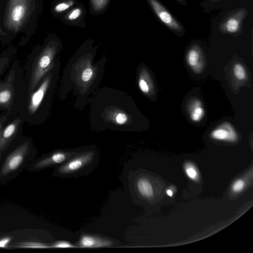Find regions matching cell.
Here are the masks:
<instances>
[{"mask_svg":"<svg viewBox=\"0 0 253 253\" xmlns=\"http://www.w3.org/2000/svg\"><path fill=\"white\" fill-rule=\"evenodd\" d=\"M210 136L215 140L230 142H235L238 138L236 131L228 122L223 123L213 129Z\"/></svg>","mask_w":253,"mask_h":253,"instance_id":"7","label":"cell"},{"mask_svg":"<svg viewBox=\"0 0 253 253\" xmlns=\"http://www.w3.org/2000/svg\"><path fill=\"white\" fill-rule=\"evenodd\" d=\"M21 123V119H16L1 129L0 132V153L16 135Z\"/></svg>","mask_w":253,"mask_h":253,"instance_id":"9","label":"cell"},{"mask_svg":"<svg viewBox=\"0 0 253 253\" xmlns=\"http://www.w3.org/2000/svg\"><path fill=\"white\" fill-rule=\"evenodd\" d=\"M50 82L49 75L46 76L39 88L31 93L28 109L31 115L34 114L40 106Z\"/></svg>","mask_w":253,"mask_h":253,"instance_id":"8","label":"cell"},{"mask_svg":"<svg viewBox=\"0 0 253 253\" xmlns=\"http://www.w3.org/2000/svg\"><path fill=\"white\" fill-rule=\"evenodd\" d=\"M2 34H3V33L0 28V35H2Z\"/></svg>","mask_w":253,"mask_h":253,"instance_id":"31","label":"cell"},{"mask_svg":"<svg viewBox=\"0 0 253 253\" xmlns=\"http://www.w3.org/2000/svg\"><path fill=\"white\" fill-rule=\"evenodd\" d=\"M113 117L114 121L118 125L125 124L128 120V116L123 112H117Z\"/></svg>","mask_w":253,"mask_h":253,"instance_id":"21","label":"cell"},{"mask_svg":"<svg viewBox=\"0 0 253 253\" xmlns=\"http://www.w3.org/2000/svg\"><path fill=\"white\" fill-rule=\"evenodd\" d=\"M56 47L53 42L49 43L38 56L31 74L29 93L31 94L41 79L53 65Z\"/></svg>","mask_w":253,"mask_h":253,"instance_id":"2","label":"cell"},{"mask_svg":"<svg viewBox=\"0 0 253 253\" xmlns=\"http://www.w3.org/2000/svg\"><path fill=\"white\" fill-rule=\"evenodd\" d=\"M112 245L110 240L89 235L82 236L79 241V245L82 248L103 247Z\"/></svg>","mask_w":253,"mask_h":253,"instance_id":"12","label":"cell"},{"mask_svg":"<svg viewBox=\"0 0 253 253\" xmlns=\"http://www.w3.org/2000/svg\"><path fill=\"white\" fill-rule=\"evenodd\" d=\"M233 74L235 78L239 81H243L247 77V73L243 65L240 63H237L234 65Z\"/></svg>","mask_w":253,"mask_h":253,"instance_id":"18","label":"cell"},{"mask_svg":"<svg viewBox=\"0 0 253 253\" xmlns=\"http://www.w3.org/2000/svg\"><path fill=\"white\" fill-rule=\"evenodd\" d=\"M68 155L65 153L58 152L38 162L35 165L37 169L43 168L54 164H61L68 158Z\"/></svg>","mask_w":253,"mask_h":253,"instance_id":"14","label":"cell"},{"mask_svg":"<svg viewBox=\"0 0 253 253\" xmlns=\"http://www.w3.org/2000/svg\"><path fill=\"white\" fill-rule=\"evenodd\" d=\"M108 0H91L92 8L95 11H100L106 6Z\"/></svg>","mask_w":253,"mask_h":253,"instance_id":"22","label":"cell"},{"mask_svg":"<svg viewBox=\"0 0 253 253\" xmlns=\"http://www.w3.org/2000/svg\"><path fill=\"white\" fill-rule=\"evenodd\" d=\"M15 74L11 71L4 81L0 83V107L9 108L13 103Z\"/></svg>","mask_w":253,"mask_h":253,"instance_id":"4","label":"cell"},{"mask_svg":"<svg viewBox=\"0 0 253 253\" xmlns=\"http://www.w3.org/2000/svg\"><path fill=\"white\" fill-rule=\"evenodd\" d=\"M82 14V10L80 8L73 9L67 15V18L70 20H74L78 18Z\"/></svg>","mask_w":253,"mask_h":253,"instance_id":"25","label":"cell"},{"mask_svg":"<svg viewBox=\"0 0 253 253\" xmlns=\"http://www.w3.org/2000/svg\"><path fill=\"white\" fill-rule=\"evenodd\" d=\"M74 4V1L70 0L58 3L54 7V10L57 12H63Z\"/></svg>","mask_w":253,"mask_h":253,"instance_id":"20","label":"cell"},{"mask_svg":"<svg viewBox=\"0 0 253 253\" xmlns=\"http://www.w3.org/2000/svg\"><path fill=\"white\" fill-rule=\"evenodd\" d=\"M155 13L161 21L176 32L182 31V27L172 15L157 0H148Z\"/></svg>","mask_w":253,"mask_h":253,"instance_id":"6","label":"cell"},{"mask_svg":"<svg viewBox=\"0 0 253 253\" xmlns=\"http://www.w3.org/2000/svg\"><path fill=\"white\" fill-rule=\"evenodd\" d=\"M94 155L93 152L90 151L77 156L60 167L58 171L63 174L76 172L89 163L93 159Z\"/></svg>","mask_w":253,"mask_h":253,"instance_id":"5","label":"cell"},{"mask_svg":"<svg viewBox=\"0 0 253 253\" xmlns=\"http://www.w3.org/2000/svg\"><path fill=\"white\" fill-rule=\"evenodd\" d=\"M184 168L187 176L190 179L195 181L199 180V173L194 164L190 162H187L185 163Z\"/></svg>","mask_w":253,"mask_h":253,"instance_id":"16","label":"cell"},{"mask_svg":"<svg viewBox=\"0 0 253 253\" xmlns=\"http://www.w3.org/2000/svg\"><path fill=\"white\" fill-rule=\"evenodd\" d=\"M8 62V58L6 57H3L0 59V75L7 65Z\"/></svg>","mask_w":253,"mask_h":253,"instance_id":"27","label":"cell"},{"mask_svg":"<svg viewBox=\"0 0 253 253\" xmlns=\"http://www.w3.org/2000/svg\"><path fill=\"white\" fill-rule=\"evenodd\" d=\"M167 194L169 195L170 197H172L173 195V191L171 190V189H169L166 191Z\"/></svg>","mask_w":253,"mask_h":253,"instance_id":"30","label":"cell"},{"mask_svg":"<svg viewBox=\"0 0 253 253\" xmlns=\"http://www.w3.org/2000/svg\"><path fill=\"white\" fill-rule=\"evenodd\" d=\"M244 13V11H240L229 17L223 23L221 26L222 30L229 33L237 32L240 28Z\"/></svg>","mask_w":253,"mask_h":253,"instance_id":"11","label":"cell"},{"mask_svg":"<svg viewBox=\"0 0 253 253\" xmlns=\"http://www.w3.org/2000/svg\"><path fill=\"white\" fill-rule=\"evenodd\" d=\"M178 1H182V0H178Z\"/></svg>","mask_w":253,"mask_h":253,"instance_id":"32","label":"cell"},{"mask_svg":"<svg viewBox=\"0 0 253 253\" xmlns=\"http://www.w3.org/2000/svg\"><path fill=\"white\" fill-rule=\"evenodd\" d=\"M10 240L11 239L8 237L0 240V248H5Z\"/></svg>","mask_w":253,"mask_h":253,"instance_id":"28","label":"cell"},{"mask_svg":"<svg viewBox=\"0 0 253 253\" xmlns=\"http://www.w3.org/2000/svg\"><path fill=\"white\" fill-rule=\"evenodd\" d=\"M137 190L143 198L150 199L154 195L152 185L149 180L144 177L139 178L136 182Z\"/></svg>","mask_w":253,"mask_h":253,"instance_id":"15","label":"cell"},{"mask_svg":"<svg viewBox=\"0 0 253 253\" xmlns=\"http://www.w3.org/2000/svg\"><path fill=\"white\" fill-rule=\"evenodd\" d=\"M32 0H9L5 13V25L13 32L20 30L32 11Z\"/></svg>","mask_w":253,"mask_h":253,"instance_id":"1","label":"cell"},{"mask_svg":"<svg viewBox=\"0 0 253 253\" xmlns=\"http://www.w3.org/2000/svg\"><path fill=\"white\" fill-rule=\"evenodd\" d=\"M13 246L18 248L28 249H44L50 248L49 246L46 244L37 242H23L17 243Z\"/></svg>","mask_w":253,"mask_h":253,"instance_id":"17","label":"cell"},{"mask_svg":"<svg viewBox=\"0 0 253 253\" xmlns=\"http://www.w3.org/2000/svg\"><path fill=\"white\" fill-rule=\"evenodd\" d=\"M5 119H6L5 118L3 117L0 120V132L1 130V129L2 128L3 123L5 121Z\"/></svg>","mask_w":253,"mask_h":253,"instance_id":"29","label":"cell"},{"mask_svg":"<svg viewBox=\"0 0 253 253\" xmlns=\"http://www.w3.org/2000/svg\"><path fill=\"white\" fill-rule=\"evenodd\" d=\"M245 182L242 179L236 180L231 186V189L234 193H239L243 190L245 187Z\"/></svg>","mask_w":253,"mask_h":253,"instance_id":"23","label":"cell"},{"mask_svg":"<svg viewBox=\"0 0 253 253\" xmlns=\"http://www.w3.org/2000/svg\"><path fill=\"white\" fill-rule=\"evenodd\" d=\"M189 117L195 122L200 121L205 115L202 103L198 99H193L189 104Z\"/></svg>","mask_w":253,"mask_h":253,"instance_id":"13","label":"cell"},{"mask_svg":"<svg viewBox=\"0 0 253 253\" xmlns=\"http://www.w3.org/2000/svg\"><path fill=\"white\" fill-rule=\"evenodd\" d=\"M138 86L140 90L144 93H148L150 91V86L147 80L143 75H141L138 79Z\"/></svg>","mask_w":253,"mask_h":253,"instance_id":"19","label":"cell"},{"mask_svg":"<svg viewBox=\"0 0 253 253\" xmlns=\"http://www.w3.org/2000/svg\"><path fill=\"white\" fill-rule=\"evenodd\" d=\"M93 74V71L90 68H85L82 72L81 79L84 82H87L91 80Z\"/></svg>","mask_w":253,"mask_h":253,"instance_id":"24","label":"cell"},{"mask_svg":"<svg viewBox=\"0 0 253 253\" xmlns=\"http://www.w3.org/2000/svg\"><path fill=\"white\" fill-rule=\"evenodd\" d=\"M29 150V143L25 141L18 146L7 158L0 171V175L5 176L16 170L22 164Z\"/></svg>","mask_w":253,"mask_h":253,"instance_id":"3","label":"cell"},{"mask_svg":"<svg viewBox=\"0 0 253 253\" xmlns=\"http://www.w3.org/2000/svg\"><path fill=\"white\" fill-rule=\"evenodd\" d=\"M74 246L69 242L64 241L57 242L52 246V247L58 248H72Z\"/></svg>","mask_w":253,"mask_h":253,"instance_id":"26","label":"cell"},{"mask_svg":"<svg viewBox=\"0 0 253 253\" xmlns=\"http://www.w3.org/2000/svg\"><path fill=\"white\" fill-rule=\"evenodd\" d=\"M186 61L189 67L196 73L201 72L203 64L202 61V54L198 47L193 46L188 51Z\"/></svg>","mask_w":253,"mask_h":253,"instance_id":"10","label":"cell"}]
</instances>
